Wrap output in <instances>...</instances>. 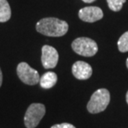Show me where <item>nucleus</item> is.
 Segmentation results:
<instances>
[{
	"label": "nucleus",
	"instance_id": "1",
	"mask_svg": "<svg viewBox=\"0 0 128 128\" xmlns=\"http://www.w3.org/2000/svg\"><path fill=\"white\" fill-rule=\"evenodd\" d=\"M36 30L48 37H62L68 32V24L56 18H45L37 22Z\"/></svg>",
	"mask_w": 128,
	"mask_h": 128
},
{
	"label": "nucleus",
	"instance_id": "2",
	"mask_svg": "<svg viewBox=\"0 0 128 128\" xmlns=\"http://www.w3.org/2000/svg\"><path fill=\"white\" fill-rule=\"evenodd\" d=\"M110 99H111V96L107 89H98L93 92L86 105L88 111L92 114H97L105 111L109 105Z\"/></svg>",
	"mask_w": 128,
	"mask_h": 128
},
{
	"label": "nucleus",
	"instance_id": "3",
	"mask_svg": "<svg viewBox=\"0 0 128 128\" xmlns=\"http://www.w3.org/2000/svg\"><path fill=\"white\" fill-rule=\"evenodd\" d=\"M72 48L76 53L83 57H92L98 51L95 41L84 37L76 38L72 43Z\"/></svg>",
	"mask_w": 128,
	"mask_h": 128
},
{
	"label": "nucleus",
	"instance_id": "4",
	"mask_svg": "<svg viewBox=\"0 0 128 128\" xmlns=\"http://www.w3.org/2000/svg\"><path fill=\"white\" fill-rule=\"evenodd\" d=\"M46 113V107L42 103H32L28 107L24 116V125L27 128H35L38 126Z\"/></svg>",
	"mask_w": 128,
	"mask_h": 128
},
{
	"label": "nucleus",
	"instance_id": "5",
	"mask_svg": "<svg viewBox=\"0 0 128 128\" xmlns=\"http://www.w3.org/2000/svg\"><path fill=\"white\" fill-rule=\"evenodd\" d=\"M17 74L20 80L27 85H36L40 81V76L38 71L24 62H20L18 65Z\"/></svg>",
	"mask_w": 128,
	"mask_h": 128
},
{
	"label": "nucleus",
	"instance_id": "6",
	"mask_svg": "<svg viewBox=\"0 0 128 128\" xmlns=\"http://www.w3.org/2000/svg\"><path fill=\"white\" fill-rule=\"evenodd\" d=\"M58 52L53 47L44 45L42 48V64L46 69L54 68L58 62Z\"/></svg>",
	"mask_w": 128,
	"mask_h": 128
},
{
	"label": "nucleus",
	"instance_id": "7",
	"mask_svg": "<svg viewBox=\"0 0 128 128\" xmlns=\"http://www.w3.org/2000/svg\"><path fill=\"white\" fill-rule=\"evenodd\" d=\"M78 16L81 20L86 22H94L102 19L103 17V12L99 7L89 6L80 9Z\"/></svg>",
	"mask_w": 128,
	"mask_h": 128
},
{
	"label": "nucleus",
	"instance_id": "8",
	"mask_svg": "<svg viewBox=\"0 0 128 128\" xmlns=\"http://www.w3.org/2000/svg\"><path fill=\"white\" fill-rule=\"evenodd\" d=\"M73 76L78 80H86L90 78L92 74V68L90 64L83 61H78L72 68Z\"/></svg>",
	"mask_w": 128,
	"mask_h": 128
},
{
	"label": "nucleus",
	"instance_id": "9",
	"mask_svg": "<svg viewBox=\"0 0 128 128\" xmlns=\"http://www.w3.org/2000/svg\"><path fill=\"white\" fill-rule=\"evenodd\" d=\"M58 81L57 74L53 72H48L40 78V86L44 89H50L55 86Z\"/></svg>",
	"mask_w": 128,
	"mask_h": 128
},
{
	"label": "nucleus",
	"instance_id": "10",
	"mask_svg": "<svg viewBox=\"0 0 128 128\" xmlns=\"http://www.w3.org/2000/svg\"><path fill=\"white\" fill-rule=\"evenodd\" d=\"M11 18V8L7 0H0V22H8Z\"/></svg>",
	"mask_w": 128,
	"mask_h": 128
},
{
	"label": "nucleus",
	"instance_id": "11",
	"mask_svg": "<svg viewBox=\"0 0 128 128\" xmlns=\"http://www.w3.org/2000/svg\"><path fill=\"white\" fill-rule=\"evenodd\" d=\"M117 46H118V49L121 52H128V31L120 37L118 42H117Z\"/></svg>",
	"mask_w": 128,
	"mask_h": 128
},
{
	"label": "nucleus",
	"instance_id": "12",
	"mask_svg": "<svg viewBox=\"0 0 128 128\" xmlns=\"http://www.w3.org/2000/svg\"><path fill=\"white\" fill-rule=\"evenodd\" d=\"M126 0H106L109 8L114 12L120 11Z\"/></svg>",
	"mask_w": 128,
	"mask_h": 128
},
{
	"label": "nucleus",
	"instance_id": "13",
	"mask_svg": "<svg viewBox=\"0 0 128 128\" xmlns=\"http://www.w3.org/2000/svg\"><path fill=\"white\" fill-rule=\"evenodd\" d=\"M51 128H76V127L70 123H61V124L53 125Z\"/></svg>",
	"mask_w": 128,
	"mask_h": 128
},
{
	"label": "nucleus",
	"instance_id": "14",
	"mask_svg": "<svg viewBox=\"0 0 128 128\" xmlns=\"http://www.w3.org/2000/svg\"><path fill=\"white\" fill-rule=\"evenodd\" d=\"M2 71L0 69V88L2 86Z\"/></svg>",
	"mask_w": 128,
	"mask_h": 128
},
{
	"label": "nucleus",
	"instance_id": "15",
	"mask_svg": "<svg viewBox=\"0 0 128 128\" xmlns=\"http://www.w3.org/2000/svg\"><path fill=\"white\" fill-rule=\"evenodd\" d=\"M84 2H86V4H91V2H95L96 0H82Z\"/></svg>",
	"mask_w": 128,
	"mask_h": 128
},
{
	"label": "nucleus",
	"instance_id": "16",
	"mask_svg": "<svg viewBox=\"0 0 128 128\" xmlns=\"http://www.w3.org/2000/svg\"><path fill=\"white\" fill-rule=\"evenodd\" d=\"M126 102H127V104H128V92H126Z\"/></svg>",
	"mask_w": 128,
	"mask_h": 128
},
{
	"label": "nucleus",
	"instance_id": "17",
	"mask_svg": "<svg viewBox=\"0 0 128 128\" xmlns=\"http://www.w3.org/2000/svg\"><path fill=\"white\" fill-rule=\"evenodd\" d=\"M126 66H127V68H128V58H127V59H126Z\"/></svg>",
	"mask_w": 128,
	"mask_h": 128
}]
</instances>
